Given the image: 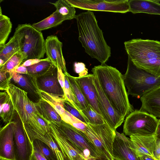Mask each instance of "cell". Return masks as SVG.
I'll list each match as a JSON object with an SVG mask.
<instances>
[{"mask_svg": "<svg viewBox=\"0 0 160 160\" xmlns=\"http://www.w3.org/2000/svg\"><path fill=\"white\" fill-rule=\"evenodd\" d=\"M115 110L124 118L133 111L125 85L123 75L116 68L105 64L95 66L91 70Z\"/></svg>", "mask_w": 160, "mask_h": 160, "instance_id": "1", "label": "cell"}, {"mask_svg": "<svg viewBox=\"0 0 160 160\" xmlns=\"http://www.w3.org/2000/svg\"><path fill=\"white\" fill-rule=\"evenodd\" d=\"M78 39L85 52L101 64H105L111 56L110 47L105 40L93 12L90 11L76 15Z\"/></svg>", "mask_w": 160, "mask_h": 160, "instance_id": "2", "label": "cell"}, {"mask_svg": "<svg viewBox=\"0 0 160 160\" xmlns=\"http://www.w3.org/2000/svg\"><path fill=\"white\" fill-rule=\"evenodd\" d=\"M5 91L10 97L26 132L38 131L44 134L50 132L46 120L37 109L35 102L28 98L27 92L12 83Z\"/></svg>", "mask_w": 160, "mask_h": 160, "instance_id": "3", "label": "cell"}, {"mask_svg": "<svg viewBox=\"0 0 160 160\" xmlns=\"http://www.w3.org/2000/svg\"><path fill=\"white\" fill-rule=\"evenodd\" d=\"M124 44L128 57L136 66L160 77V41L133 39Z\"/></svg>", "mask_w": 160, "mask_h": 160, "instance_id": "4", "label": "cell"}, {"mask_svg": "<svg viewBox=\"0 0 160 160\" xmlns=\"http://www.w3.org/2000/svg\"><path fill=\"white\" fill-rule=\"evenodd\" d=\"M13 37L18 41L20 52L23 60L40 59L43 58L45 51V41L41 32L29 24H19Z\"/></svg>", "mask_w": 160, "mask_h": 160, "instance_id": "5", "label": "cell"}, {"mask_svg": "<svg viewBox=\"0 0 160 160\" xmlns=\"http://www.w3.org/2000/svg\"><path fill=\"white\" fill-rule=\"evenodd\" d=\"M123 77L128 94L138 98L160 86V77L137 67L129 57L127 71Z\"/></svg>", "mask_w": 160, "mask_h": 160, "instance_id": "6", "label": "cell"}, {"mask_svg": "<svg viewBox=\"0 0 160 160\" xmlns=\"http://www.w3.org/2000/svg\"><path fill=\"white\" fill-rule=\"evenodd\" d=\"M54 123L84 160H97L102 157L84 132L62 120L60 122Z\"/></svg>", "mask_w": 160, "mask_h": 160, "instance_id": "7", "label": "cell"}, {"mask_svg": "<svg viewBox=\"0 0 160 160\" xmlns=\"http://www.w3.org/2000/svg\"><path fill=\"white\" fill-rule=\"evenodd\" d=\"M84 132L102 157L113 160L112 147L115 131L106 122L99 125L88 123L86 131Z\"/></svg>", "mask_w": 160, "mask_h": 160, "instance_id": "8", "label": "cell"}, {"mask_svg": "<svg viewBox=\"0 0 160 160\" xmlns=\"http://www.w3.org/2000/svg\"><path fill=\"white\" fill-rule=\"evenodd\" d=\"M158 119L139 110L133 111L126 117L123 127V133L132 135H155Z\"/></svg>", "mask_w": 160, "mask_h": 160, "instance_id": "9", "label": "cell"}, {"mask_svg": "<svg viewBox=\"0 0 160 160\" xmlns=\"http://www.w3.org/2000/svg\"><path fill=\"white\" fill-rule=\"evenodd\" d=\"M74 8L87 11L125 13L129 12V0H66Z\"/></svg>", "mask_w": 160, "mask_h": 160, "instance_id": "10", "label": "cell"}, {"mask_svg": "<svg viewBox=\"0 0 160 160\" xmlns=\"http://www.w3.org/2000/svg\"><path fill=\"white\" fill-rule=\"evenodd\" d=\"M12 121L15 123L14 142L16 160H30L33 152L32 144L16 112Z\"/></svg>", "mask_w": 160, "mask_h": 160, "instance_id": "11", "label": "cell"}, {"mask_svg": "<svg viewBox=\"0 0 160 160\" xmlns=\"http://www.w3.org/2000/svg\"><path fill=\"white\" fill-rule=\"evenodd\" d=\"M94 77V84L97 92L99 109L106 122L116 131L123 123L125 118L119 114L113 107L102 89L97 78Z\"/></svg>", "mask_w": 160, "mask_h": 160, "instance_id": "12", "label": "cell"}, {"mask_svg": "<svg viewBox=\"0 0 160 160\" xmlns=\"http://www.w3.org/2000/svg\"><path fill=\"white\" fill-rule=\"evenodd\" d=\"M15 125V122L12 121L0 129L1 160H16L14 142Z\"/></svg>", "mask_w": 160, "mask_h": 160, "instance_id": "13", "label": "cell"}, {"mask_svg": "<svg viewBox=\"0 0 160 160\" xmlns=\"http://www.w3.org/2000/svg\"><path fill=\"white\" fill-rule=\"evenodd\" d=\"M58 68L55 65L48 73L36 78L39 90L65 99L64 93L58 79Z\"/></svg>", "mask_w": 160, "mask_h": 160, "instance_id": "14", "label": "cell"}, {"mask_svg": "<svg viewBox=\"0 0 160 160\" xmlns=\"http://www.w3.org/2000/svg\"><path fill=\"white\" fill-rule=\"evenodd\" d=\"M116 135L112 147L113 158L118 160H138L132 149L130 138L123 133L115 131Z\"/></svg>", "mask_w": 160, "mask_h": 160, "instance_id": "15", "label": "cell"}, {"mask_svg": "<svg viewBox=\"0 0 160 160\" xmlns=\"http://www.w3.org/2000/svg\"><path fill=\"white\" fill-rule=\"evenodd\" d=\"M45 41L47 58L55 66L60 68L64 73L67 72L62 51V43L56 36L53 35L48 36Z\"/></svg>", "mask_w": 160, "mask_h": 160, "instance_id": "16", "label": "cell"}, {"mask_svg": "<svg viewBox=\"0 0 160 160\" xmlns=\"http://www.w3.org/2000/svg\"><path fill=\"white\" fill-rule=\"evenodd\" d=\"M130 137L132 143V149L138 158L145 155L156 159L154 155L157 139L156 135H132Z\"/></svg>", "mask_w": 160, "mask_h": 160, "instance_id": "17", "label": "cell"}, {"mask_svg": "<svg viewBox=\"0 0 160 160\" xmlns=\"http://www.w3.org/2000/svg\"><path fill=\"white\" fill-rule=\"evenodd\" d=\"M94 77L93 74H90L82 77L75 78L76 82L89 104L102 116L98 107L97 92L94 84Z\"/></svg>", "mask_w": 160, "mask_h": 160, "instance_id": "18", "label": "cell"}, {"mask_svg": "<svg viewBox=\"0 0 160 160\" xmlns=\"http://www.w3.org/2000/svg\"><path fill=\"white\" fill-rule=\"evenodd\" d=\"M140 111L156 118H160V86L148 92L140 98Z\"/></svg>", "mask_w": 160, "mask_h": 160, "instance_id": "19", "label": "cell"}, {"mask_svg": "<svg viewBox=\"0 0 160 160\" xmlns=\"http://www.w3.org/2000/svg\"><path fill=\"white\" fill-rule=\"evenodd\" d=\"M15 83L32 96L41 99L40 90L36 78L27 74H22L12 71L9 72Z\"/></svg>", "mask_w": 160, "mask_h": 160, "instance_id": "20", "label": "cell"}, {"mask_svg": "<svg viewBox=\"0 0 160 160\" xmlns=\"http://www.w3.org/2000/svg\"><path fill=\"white\" fill-rule=\"evenodd\" d=\"M159 0H129V12L160 15Z\"/></svg>", "mask_w": 160, "mask_h": 160, "instance_id": "21", "label": "cell"}, {"mask_svg": "<svg viewBox=\"0 0 160 160\" xmlns=\"http://www.w3.org/2000/svg\"><path fill=\"white\" fill-rule=\"evenodd\" d=\"M0 116L6 124L12 121L16 111L10 97L6 91L0 92Z\"/></svg>", "mask_w": 160, "mask_h": 160, "instance_id": "22", "label": "cell"}, {"mask_svg": "<svg viewBox=\"0 0 160 160\" xmlns=\"http://www.w3.org/2000/svg\"><path fill=\"white\" fill-rule=\"evenodd\" d=\"M36 107L40 113L47 122V124L50 122L58 123L62 120L55 110L48 102L40 99L37 102H35Z\"/></svg>", "mask_w": 160, "mask_h": 160, "instance_id": "23", "label": "cell"}, {"mask_svg": "<svg viewBox=\"0 0 160 160\" xmlns=\"http://www.w3.org/2000/svg\"><path fill=\"white\" fill-rule=\"evenodd\" d=\"M67 19L61 15L56 10L49 17L36 23H34L32 26L38 30L42 31L56 27L61 24Z\"/></svg>", "mask_w": 160, "mask_h": 160, "instance_id": "24", "label": "cell"}, {"mask_svg": "<svg viewBox=\"0 0 160 160\" xmlns=\"http://www.w3.org/2000/svg\"><path fill=\"white\" fill-rule=\"evenodd\" d=\"M19 52L18 41L13 36L7 43L0 45V60L3 62L4 64L15 54Z\"/></svg>", "mask_w": 160, "mask_h": 160, "instance_id": "25", "label": "cell"}, {"mask_svg": "<svg viewBox=\"0 0 160 160\" xmlns=\"http://www.w3.org/2000/svg\"><path fill=\"white\" fill-rule=\"evenodd\" d=\"M54 65L49 60L40 62L26 68L28 73L33 77L37 78L47 74L52 69Z\"/></svg>", "mask_w": 160, "mask_h": 160, "instance_id": "26", "label": "cell"}, {"mask_svg": "<svg viewBox=\"0 0 160 160\" xmlns=\"http://www.w3.org/2000/svg\"><path fill=\"white\" fill-rule=\"evenodd\" d=\"M40 93L41 99L49 103L61 117L65 113V110L63 107V101L65 100L64 98L41 90Z\"/></svg>", "mask_w": 160, "mask_h": 160, "instance_id": "27", "label": "cell"}, {"mask_svg": "<svg viewBox=\"0 0 160 160\" xmlns=\"http://www.w3.org/2000/svg\"><path fill=\"white\" fill-rule=\"evenodd\" d=\"M56 8V10L67 20L76 18L75 8L68 3L66 0H58L55 2H49Z\"/></svg>", "mask_w": 160, "mask_h": 160, "instance_id": "28", "label": "cell"}, {"mask_svg": "<svg viewBox=\"0 0 160 160\" xmlns=\"http://www.w3.org/2000/svg\"><path fill=\"white\" fill-rule=\"evenodd\" d=\"M88 123L99 125L106 122L103 117L97 112L90 105L80 111Z\"/></svg>", "mask_w": 160, "mask_h": 160, "instance_id": "29", "label": "cell"}, {"mask_svg": "<svg viewBox=\"0 0 160 160\" xmlns=\"http://www.w3.org/2000/svg\"><path fill=\"white\" fill-rule=\"evenodd\" d=\"M67 78L73 91L79 102L82 110L87 108L89 104L82 93L74 77L71 76L68 72L64 73Z\"/></svg>", "mask_w": 160, "mask_h": 160, "instance_id": "30", "label": "cell"}, {"mask_svg": "<svg viewBox=\"0 0 160 160\" xmlns=\"http://www.w3.org/2000/svg\"><path fill=\"white\" fill-rule=\"evenodd\" d=\"M33 150L41 154L47 160H58L52 150L46 144L38 139L32 142Z\"/></svg>", "mask_w": 160, "mask_h": 160, "instance_id": "31", "label": "cell"}, {"mask_svg": "<svg viewBox=\"0 0 160 160\" xmlns=\"http://www.w3.org/2000/svg\"><path fill=\"white\" fill-rule=\"evenodd\" d=\"M12 26L10 18L0 13V45L5 44L11 32Z\"/></svg>", "mask_w": 160, "mask_h": 160, "instance_id": "32", "label": "cell"}, {"mask_svg": "<svg viewBox=\"0 0 160 160\" xmlns=\"http://www.w3.org/2000/svg\"><path fill=\"white\" fill-rule=\"evenodd\" d=\"M23 57L19 52L17 53L8 60L0 68V70L6 72L12 71L16 67L18 66L23 63Z\"/></svg>", "mask_w": 160, "mask_h": 160, "instance_id": "33", "label": "cell"}, {"mask_svg": "<svg viewBox=\"0 0 160 160\" xmlns=\"http://www.w3.org/2000/svg\"><path fill=\"white\" fill-rule=\"evenodd\" d=\"M65 76V87L64 92L65 99L68 101L75 108L79 111L82 110L80 104L76 98L69 82Z\"/></svg>", "mask_w": 160, "mask_h": 160, "instance_id": "34", "label": "cell"}, {"mask_svg": "<svg viewBox=\"0 0 160 160\" xmlns=\"http://www.w3.org/2000/svg\"><path fill=\"white\" fill-rule=\"evenodd\" d=\"M61 117L62 120L66 123L83 132H85L87 124L73 116L66 110L65 113Z\"/></svg>", "mask_w": 160, "mask_h": 160, "instance_id": "35", "label": "cell"}, {"mask_svg": "<svg viewBox=\"0 0 160 160\" xmlns=\"http://www.w3.org/2000/svg\"><path fill=\"white\" fill-rule=\"evenodd\" d=\"M64 109L71 114L86 124L88 123L80 111L75 108L68 101H63Z\"/></svg>", "mask_w": 160, "mask_h": 160, "instance_id": "36", "label": "cell"}, {"mask_svg": "<svg viewBox=\"0 0 160 160\" xmlns=\"http://www.w3.org/2000/svg\"><path fill=\"white\" fill-rule=\"evenodd\" d=\"M12 77L9 72L0 70V90L5 91L10 84Z\"/></svg>", "mask_w": 160, "mask_h": 160, "instance_id": "37", "label": "cell"}, {"mask_svg": "<svg viewBox=\"0 0 160 160\" xmlns=\"http://www.w3.org/2000/svg\"><path fill=\"white\" fill-rule=\"evenodd\" d=\"M74 67L75 72L79 75L78 77H82L88 74V69L84 63L75 62L74 63Z\"/></svg>", "mask_w": 160, "mask_h": 160, "instance_id": "38", "label": "cell"}, {"mask_svg": "<svg viewBox=\"0 0 160 160\" xmlns=\"http://www.w3.org/2000/svg\"><path fill=\"white\" fill-rule=\"evenodd\" d=\"M49 60V59L48 58H47L45 59H30L25 61L23 63H22V64L20 65L25 67H27L35 64L40 62Z\"/></svg>", "mask_w": 160, "mask_h": 160, "instance_id": "39", "label": "cell"}, {"mask_svg": "<svg viewBox=\"0 0 160 160\" xmlns=\"http://www.w3.org/2000/svg\"><path fill=\"white\" fill-rule=\"evenodd\" d=\"M154 155L157 160H160V139L158 138L156 140Z\"/></svg>", "mask_w": 160, "mask_h": 160, "instance_id": "40", "label": "cell"}, {"mask_svg": "<svg viewBox=\"0 0 160 160\" xmlns=\"http://www.w3.org/2000/svg\"><path fill=\"white\" fill-rule=\"evenodd\" d=\"M30 160H47L41 154L36 151L33 150Z\"/></svg>", "mask_w": 160, "mask_h": 160, "instance_id": "41", "label": "cell"}, {"mask_svg": "<svg viewBox=\"0 0 160 160\" xmlns=\"http://www.w3.org/2000/svg\"><path fill=\"white\" fill-rule=\"evenodd\" d=\"M12 71H13L16 72L20 74H28L27 69L26 67L20 65L16 67Z\"/></svg>", "mask_w": 160, "mask_h": 160, "instance_id": "42", "label": "cell"}, {"mask_svg": "<svg viewBox=\"0 0 160 160\" xmlns=\"http://www.w3.org/2000/svg\"><path fill=\"white\" fill-rule=\"evenodd\" d=\"M138 160H157L154 158L147 155H142L138 158Z\"/></svg>", "mask_w": 160, "mask_h": 160, "instance_id": "43", "label": "cell"}, {"mask_svg": "<svg viewBox=\"0 0 160 160\" xmlns=\"http://www.w3.org/2000/svg\"><path fill=\"white\" fill-rule=\"evenodd\" d=\"M156 135L157 138L160 139V119H158V124Z\"/></svg>", "mask_w": 160, "mask_h": 160, "instance_id": "44", "label": "cell"}, {"mask_svg": "<svg viewBox=\"0 0 160 160\" xmlns=\"http://www.w3.org/2000/svg\"><path fill=\"white\" fill-rule=\"evenodd\" d=\"M97 160H109L108 159L106 158L100 157L97 159Z\"/></svg>", "mask_w": 160, "mask_h": 160, "instance_id": "45", "label": "cell"}, {"mask_svg": "<svg viewBox=\"0 0 160 160\" xmlns=\"http://www.w3.org/2000/svg\"><path fill=\"white\" fill-rule=\"evenodd\" d=\"M113 160H117V159H115V158H113Z\"/></svg>", "mask_w": 160, "mask_h": 160, "instance_id": "46", "label": "cell"}]
</instances>
